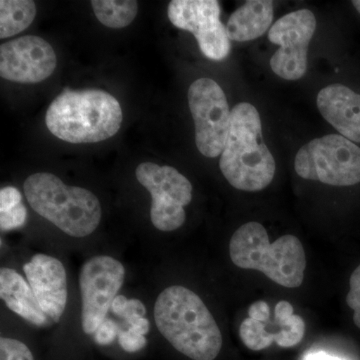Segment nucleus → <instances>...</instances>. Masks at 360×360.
I'll return each mask as SVG.
<instances>
[{"label": "nucleus", "mask_w": 360, "mask_h": 360, "mask_svg": "<svg viewBox=\"0 0 360 360\" xmlns=\"http://www.w3.org/2000/svg\"><path fill=\"white\" fill-rule=\"evenodd\" d=\"M296 174L333 186H352L360 182V148L340 134L315 139L298 150Z\"/></svg>", "instance_id": "obj_6"}, {"label": "nucleus", "mask_w": 360, "mask_h": 360, "mask_svg": "<svg viewBox=\"0 0 360 360\" xmlns=\"http://www.w3.org/2000/svg\"><path fill=\"white\" fill-rule=\"evenodd\" d=\"M156 326L182 354L193 360H214L222 335L214 317L200 296L181 285L162 291L155 305Z\"/></svg>", "instance_id": "obj_1"}, {"label": "nucleus", "mask_w": 360, "mask_h": 360, "mask_svg": "<svg viewBox=\"0 0 360 360\" xmlns=\"http://www.w3.org/2000/svg\"><path fill=\"white\" fill-rule=\"evenodd\" d=\"M120 333L117 324L111 319H106L94 333V340L99 345H111Z\"/></svg>", "instance_id": "obj_26"}, {"label": "nucleus", "mask_w": 360, "mask_h": 360, "mask_svg": "<svg viewBox=\"0 0 360 360\" xmlns=\"http://www.w3.org/2000/svg\"><path fill=\"white\" fill-rule=\"evenodd\" d=\"M127 323L129 324V330L139 333V335H146L148 333L150 326L148 319L143 316H134L132 319H127Z\"/></svg>", "instance_id": "obj_30"}, {"label": "nucleus", "mask_w": 360, "mask_h": 360, "mask_svg": "<svg viewBox=\"0 0 360 360\" xmlns=\"http://www.w3.org/2000/svg\"><path fill=\"white\" fill-rule=\"evenodd\" d=\"M0 296L14 314L25 321L41 326L47 322L46 314L42 311L30 283L14 269L0 270Z\"/></svg>", "instance_id": "obj_15"}, {"label": "nucleus", "mask_w": 360, "mask_h": 360, "mask_svg": "<svg viewBox=\"0 0 360 360\" xmlns=\"http://www.w3.org/2000/svg\"><path fill=\"white\" fill-rule=\"evenodd\" d=\"M304 360H345L341 359L340 357L333 356V355H330L326 354V352H311V354H309L305 357Z\"/></svg>", "instance_id": "obj_31"}, {"label": "nucleus", "mask_w": 360, "mask_h": 360, "mask_svg": "<svg viewBox=\"0 0 360 360\" xmlns=\"http://www.w3.org/2000/svg\"><path fill=\"white\" fill-rule=\"evenodd\" d=\"M37 16V6L32 0L0 1V39L14 37L25 30Z\"/></svg>", "instance_id": "obj_17"}, {"label": "nucleus", "mask_w": 360, "mask_h": 360, "mask_svg": "<svg viewBox=\"0 0 360 360\" xmlns=\"http://www.w3.org/2000/svg\"><path fill=\"white\" fill-rule=\"evenodd\" d=\"M26 219H27V210L21 203L7 212H0V227L2 231L18 229L25 224Z\"/></svg>", "instance_id": "obj_25"}, {"label": "nucleus", "mask_w": 360, "mask_h": 360, "mask_svg": "<svg viewBox=\"0 0 360 360\" xmlns=\"http://www.w3.org/2000/svg\"><path fill=\"white\" fill-rule=\"evenodd\" d=\"M239 335L246 347L255 352L265 349L274 342V333L265 329L264 322L245 319L239 328Z\"/></svg>", "instance_id": "obj_21"}, {"label": "nucleus", "mask_w": 360, "mask_h": 360, "mask_svg": "<svg viewBox=\"0 0 360 360\" xmlns=\"http://www.w3.org/2000/svg\"><path fill=\"white\" fill-rule=\"evenodd\" d=\"M349 288L347 303L350 309H354V321L355 326L360 329V265L350 276Z\"/></svg>", "instance_id": "obj_24"}, {"label": "nucleus", "mask_w": 360, "mask_h": 360, "mask_svg": "<svg viewBox=\"0 0 360 360\" xmlns=\"http://www.w3.org/2000/svg\"><path fill=\"white\" fill-rule=\"evenodd\" d=\"M317 108L340 135L360 143V94L342 84L324 87L317 96Z\"/></svg>", "instance_id": "obj_13"}, {"label": "nucleus", "mask_w": 360, "mask_h": 360, "mask_svg": "<svg viewBox=\"0 0 360 360\" xmlns=\"http://www.w3.org/2000/svg\"><path fill=\"white\" fill-rule=\"evenodd\" d=\"M220 13L217 0H174L167 11L170 22L193 33L203 56L214 61L224 60L231 49Z\"/></svg>", "instance_id": "obj_10"}, {"label": "nucleus", "mask_w": 360, "mask_h": 360, "mask_svg": "<svg viewBox=\"0 0 360 360\" xmlns=\"http://www.w3.org/2000/svg\"><path fill=\"white\" fill-rule=\"evenodd\" d=\"M219 167L232 186L259 191L276 174V160L262 139V120L252 104L240 103L231 110V127Z\"/></svg>", "instance_id": "obj_3"}, {"label": "nucleus", "mask_w": 360, "mask_h": 360, "mask_svg": "<svg viewBox=\"0 0 360 360\" xmlns=\"http://www.w3.org/2000/svg\"><path fill=\"white\" fill-rule=\"evenodd\" d=\"M150 219L153 225L161 231H174L186 221L184 206L172 200H153Z\"/></svg>", "instance_id": "obj_20"}, {"label": "nucleus", "mask_w": 360, "mask_h": 360, "mask_svg": "<svg viewBox=\"0 0 360 360\" xmlns=\"http://www.w3.org/2000/svg\"><path fill=\"white\" fill-rule=\"evenodd\" d=\"M91 6L97 20L110 28L127 27L139 11V4L132 0H94Z\"/></svg>", "instance_id": "obj_18"}, {"label": "nucleus", "mask_w": 360, "mask_h": 360, "mask_svg": "<svg viewBox=\"0 0 360 360\" xmlns=\"http://www.w3.org/2000/svg\"><path fill=\"white\" fill-rule=\"evenodd\" d=\"M118 342L127 352H137L146 347V338L131 330L122 331L118 335Z\"/></svg>", "instance_id": "obj_27"}, {"label": "nucleus", "mask_w": 360, "mask_h": 360, "mask_svg": "<svg viewBox=\"0 0 360 360\" xmlns=\"http://www.w3.org/2000/svg\"><path fill=\"white\" fill-rule=\"evenodd\" d=\"M125 269L122 262L108 255L87 260L79 274L82 291V329L86 335L96 333L106 319L113 300L124 281Z\"/></svg>", "instance_id": "obj_8"}, {"label": "nucleus", "mask_w": 360, "mask_h": 360, "mask_svg": "<svg viewBox=\"0 0 360 360\" xmlns=\"http://www.w3.org/2000/svg\"><path fill=\"white\" fill-rule=\"evenodd\" d=\"M187 97L195 125L198 150L206 158L221 155L231 120L224 90L214 80L200 78L191 85Z\"/></svg>", "instance_id": "obj_7"}, {"label": "nucleus", "mask_w": 360, "mask_h": 360, "mask_svg": "<svg viewBox=\"0 0 360 360\" xmlns=\"http://www.w3.org/2000/svg\"><path fill=\"white\" fill-rule=\"evenodd\" d=\"M229 255L236 266L262 271L284 288H300L303 283L307 257L296 236H283L270 243L264 225L248 222L232 236Z\"/></svg>", "instance_id": "obj_4"}, {"label": "nucleus", "mask_w": 360, "mask_h": 360, "mask_svg": "<svg viewBox=\"0 0 360 360\" xmlns=\"http://www.w3.org/2000/svg\"><path fill=\"white\" fill-rule=\"evenodd\" d=\"M248 315H250V319L264 323L265 321H269L270 317L269 305L266 302H262V300L255 302L250 305V309H248Z\"/></svg>", "instance_id": "obj_29"}, {"label": "nucleus", "mask_w": 360, "mask_h": 360, "mask_svg": "<svg viewBox=\"0 0 360 360\" xmlns=\"http://www.w3.org/2000/svg\"><path fill=\"white\" fill-rule=\"evenodd\" d=\"M123 120L115 96L101 89H65L46 111L45 123L54 136L70 143H94L117 134Z\"/></svg>", "instance_id": "obj_2"}, {"label": "nucleus", "mask_w": 360, "mask_h": 360, "mask_svg": "<svg viewBox=\"0 0 360 360\" xmlns=\"http://www.w3.org/2000/svg\"><path fill=\"white\" fill-rule=\"evenodd\" d=\"M21 194L15 187L7 186L0 191V212L21 205Z\"/></svg>", "instance_id": "obj_28"}, {"label": "nucleus", "mask_w": 360, "mask_h": 360, "mask_svg": "<svg viewBox=\"0 0 360 360\" xmlns=\"http://www.w3.org/2000/svg\"><path fill=\"white\" fill-rule=\"evenodd\" d=\"M113 314L127 319L134 316H144L146 314V307L139 300H127L124 295H117L111 304Z\"/></svg>", "instance_id": "obj_23"}, {"label": "nucleus", "mask_w": 360, "mask_h": 360, "mask_svg": "<svg viewBox=\"0 0 360 360\" xmlns=\"http://www.w3.org/2000/svg\"><path fill=\"white\" fill-rule=\"evenodd\" d=\"M316 30V18L309 9L293 11L279 18L269 33V41L279 45L270 59L277 77L297 80L307 70V51Z\"/></svg>", "instance_id": "obj_9"}, {"label": "nucleus", "mask_w": 360, "mask_h": 360, "mask_svg": "<svg viewBox=\"0 0 360 360\" xmlns=\"http://www.w3.org/2000/svg\"><path fill=\"white\" fill-rule=\"evenodd\" d=\"M352 4H354L357 13L360 14V0H354V1H352Z\"/></svg>", "instance_id": "obj_32"}, {"label": "nucleus", "mask_w": 360, "mask_h": 360, "mask_svg": "<svg viewBox=\"0 0 360 360\" xmlns=\"http://www.w3.org/2000/svg\"><path fill=\"white\" fill-rule=\"evenodd\" d=\"M23 191L35 212L73 238L89 236L101 224L98 198L87 189L65 186L54 174L30 175Z\"/></svg>", "instance_id": "obj_5"}, {"label": "nucleus", "mask_w": 360, "mask_h": 360, "mask_svg": "<svg viewBox=\"0 0 360 360\" xmlns=\"http://www.w3.org/2000/svg\"><path fill=\"white\" fill-rule=\"evenodd\" d=\"M276 321L281 330L274 333V342L281 347H292L304 338L305 323L300 315L293 314V307L283 300L276 307Z\"/></svg>", "instance_id": "obj_19"}, {"label": "nucleus", "mask_w": 360, "mask_h": 360, "mask_svg": "<svg viewBox=\"0 0 360 360\" xmlns=\"http://www.w3.org/2000/svg\"><path fill=\"white\" fill-rule=\"evenodd\" d=\"M136 179L148 189L153 200H172L184 206L193 200V186L184 175L168 165L143 162L136 168Z\"/></svg>", "instance_id": "obj_14"}, {"label": "nucleus", "mask_w": 360, "mask_h": 360, "mask_svg": "<svg viewBox=\"0 0 360 360\" xmlns=\"http://www.w3.org/2000/svg\"><path fill=\"white\" fill-rule=\"evenodd\" d=\"M23 270L42 311L54 322L60 321L68 302V278L63 262L49 255H37Z\"/></svg>", "instance_id": "obj_12"}, {"label": "nucleus", "mask_w": 360, "mask_h": 360, "mask_svg": "<svg viewBox=\"0 0 360 360\" xmlns=\"http://www.w3.org/2000/svg\"><path fill=\"white\" fill-rule=\"evenodd\" d=\"M0 360H34L32 352L25 343L13 338L0 340Z\"/></svg>", "instance_id": "obj_22"}, {"label": "nucleus", "mask_w": 360, "mask_h": 360, "mask_svg": "<svg viewBox=\"0 0 360 360\" xmlns=\"http://www.w3.org/2000/svg\"><path fill=\"white\" fill-rule=\"evenodd\" d=\"M56 65V52L39 37L26 35L0 46V75L9 82L39 84L51 77Z\"/></svg>", "instance_id": "obj_11"}, {"label": "nucleus", "mask_w": 360, "mask_h": 360, "mask_svg": "<svg viewBox=\"0 0 360 360\" xmlns=\"http://www.w3.org/2000/svg\"><path fill=\"white\" fill-rule=\"evenodd\" d=\"M274 20V4L269 0H250L236 9L227 21L226 32L234 41H250L264 35Z\"/></svg>", "instance_id": "obj_16"}]
</instances>
